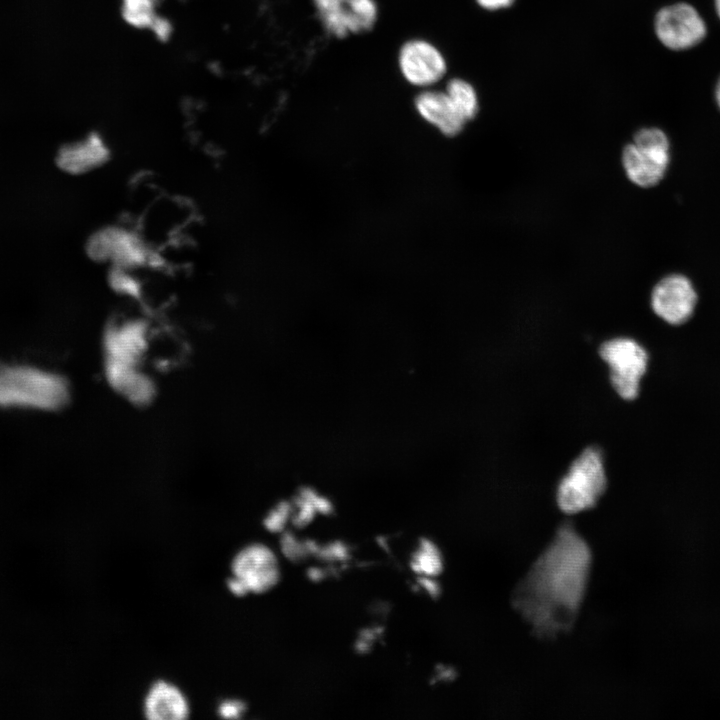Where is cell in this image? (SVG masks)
<instances>
[{
  "label": "cell",
  "instance_id": "6da1fadb",
  "mask_svg": "<svg viewBox=\"0 0 720 720\" xmlns=\"http://www.w3.org/2000/svg\"><path fill=\"white\" fill-rule=\"evenodd\" d=\"M591 551L570 523L563 524L512 595L533 632L552 638L573 626L584 599Z\"/></svg>",
  "mask_w": 720,
  "mask_h": 720
},
{
  "label": "cell",
  "instance_id": "7a4b0ae2",
  "mask_svg": "<svg viewBox=\"0 0 720 720\" xmlns=\"http://www.w3.org/2000/svg\"><path fill=\"white\" fill-rule=\"evenodd\" d=\"M65 380L31 367L0 370V405L57 409L68 400Z\"/></svg>",
  "mask_w": 720,
  "mask_h": 720
},
{
  "label": "cell",
  "instance_id": "3957f363",
  "mask_svg": "<svg viewBox=\"0 0 720 720\" xmlns=\"http://www.w3.org/2000/svg\"><path fill=\"white\" fill-rule=\"evenodd\" d=\"M607 488L603 457L588 447L571 463L557 488V504L567 514L594 507Z\"/></svg>",
  "mask_w": 720,
  "mask_h": 720
},
{
  "label": "cell",
  "instance_id": "277c9868",
  "mask_svg": "<svg viewBox=\"0 0 720 720\" xmlns=\"http://www.w3.org/2000/svg\"><path fill=\"white\" fill-rule=\"evenodd\" d=\"M669 140L658 128H643L622 152V165L628 179L648 188L658 184L669 164Z\"/></svg>",
  "mask_w": 720,
  "mask_h": 720
},
{
  "label": "cell",
  "instance_id": "5b68a950",
  "mask_svg": "<svg viewBox=\"0 0 720 720\" xmlns=\"http://www.w3.org/2000/svg\"><path fill=\"white\" fill-rule=\"evenodd\" d=\"M88 256L108 264L111 269L136 270L148 263L150 250L146 241L136 232L122 226H106L89 238Z\"/></svg>",
  "mask_w": 720,
  "mask_h": 720
},
{
  "label": "cell",
  "instance_id": "8992f818",
  "mask_svg": "<svg viewBox=\"0 0 720 720\" xmlns=\"http://www.w3.org/2000/svg\"><path fill=\"white\" fill-rule=\"evenodd\" d=\"M599 355L610 369V382L617 394L625 400L635 399L647 370L646 350L631 338L618 337L603 342Z\"/></svg>",
  "mask_w": 720,
  "mask_h": 720
},
{
  "label": "cell",
  "instance_id": "52a82bcc",
  "mask_svg": "<svg viewBox=\"0 0 720 720\" xmlns=\"http://www.w3.org/2000/svg\"><path fill=\"white\" fill-rule=\"evenodd\" d=\"M655 31L658 39L669 49L684 50L703 40L706 26L694 7L678 3L658 12Z\"/></svg>",
  "mask_w": 720,
  "mask_h": 720
},
{
  "label": "cell",
  "instance_id": "ba28073f",
  "mask_svg": "<svg viewBox=\"0 0 720 720\" xmlns=\"http://www.w3.org/2000/svg\"><path fill=\"white\" fill-rule=\"evenodd\" d=\"M325 28L335 36L361 32L376 19L374 0H313Z\"/></svg>",
  "mask_w": 720,
  "mask_h": 720
},
{
  "label": "cell",
  "instance_id": "9c48e42d",
  "mask_svg": "<svg viewBox=\"0 0 720 720\" xmlns=\"http://www.w3.org/2000/svg\"><path fill=\"white\" fill-rule=\"evenodd\" d=\"M697 302L696 291L690 280L679 274L661 279L651 293V307L664 321L678 325L692 315Z\"/></svg>",
  "mask_w": 720,
  "mask_h": 720
},
{
  "label": "cell",
  "instance_id": "30bf717a",
  "mask_svg": "<svg viewBox=\"0 0 720 720\" xmlns=\"http://www.w3.org/2000/svg\"><path fill=\"white\" fill-rule=\"evenodd\" d=\"M231 567L233 575L253 593L270 590L280 576L275 554L263 544L243 548L234 557Z\"/></svg>",
  "mask_w": 720,
  "mask_h": 720
},
{
  "label": "cell",
  "instance_id": "8fae6325",
  "mask_svg": "<svg viewBox=\"0 0 720 720\" xmlns=\"http://www.w3.org/2000/svg\"><path fill=\"white\" fill-rule=\"evenodd\" d=\"M145 329L137 320L114 324L105 334V367L135 369L144 350Z\"/></svg>",
  "mask_w": 720,
  "mask_h": 720
},
{
  "label": "cell",
  "instance_id": "7c38bea8",
  "mask_svg": "<svg viewBox=\"0 0 720 720\" xmlns=\"http://www.w3.org/2000/svg\"><path fill=\"white\" fill-rule=\"evenodd\" d=\"M400 67L405 78L415 85H430L446 71L441 53L431 44L414 40L406 43L400 52Z\"/></svg>",
  "mask_w": 720,
  "mask_h": 720
},
{
  "label": "cell",
  "instance_id": "4fadbf2b",
  "mask_svg": "<svg viewBox=\"0 0 720 720\" xmlns=\"http://www.w3.org/2000/svg\"><path fill=\"white\" fill-rule=\"evenodd\" d=\"M109 157V150L96 134L63 146L56 157L60 169L70 174H83L101 167Z\"/></svg>",
  "mask_w": 720,
  "mask_h": 720
},
{
  "label": "cell",
  "instance_id": "5bb4252c",
  "mask_svg": "<svg viewBox=\"0 0 720 720\" xmlns=\"http://www.w3.org/2000/svg\"><path fill=\"white\" fill-rule=\"evenodd\" d=\"M415 104L419 114L447 136L458 134L466 122L447 93L422 92L417 96Z\"/></svg>",
  "mask_w": 720,
  "mask_h": 720
},
{
  "label": "cell",
  "instance_id": "9a60e30c",
  "mask_svg": "<svg viewBox=\"0 0 720 720\" xmlns=\"http://www.w3.org/2000/svg\"><path fill=\"white\" fill-rule=\"evenodd\" d=\"M190 709L184 694L175 685L157 681L148 691L144 701V713L151 720H182Z\"/></svg>",
  "mask_w": 720,
  "mask_h": 720
},
{
  "label": "cell",
  "instance_id": "2e32d148",
  "mask_svg": "<svg viewBox=\"0 0 720 720\" xmlns=\"http://www.w3.org/2000/svg\"><path fill=\"white\" fill-rule=\"evenodd\" d=\"M447 95L465 121L478 112V98L474 88L466 81L452 79L447 85Z\"/></svg>",
  "mask_w": 720,
  "mask_h": 720
},
{
  "label": "cell",
  "instance_id": "e0dca14e",
  "mask_svg": "<svg viewBox=\"0 0 720 720\" xmlns=\"http://www.w3.org/2000/svg\"><path fill=\"white\" fill-rule=\"evenodd\" d=\"M159 2L160 0H123V16L132 25L152 29L160 19L155 13Z\"/></svg>",
  "mask_w": 720,
  "mask_h": 720
},
{
  "label": "cell",
  "instance_id": "ac0fdd59",
  "mask_svg": "<svg viewBox=\"0 0 720 720\" xmlns=\"http://www.w3.org/2000/svg\"><path fill=\"white\" fill-rule=\"evenodd\" d=\"M412 568L427 576H436L442 571L441 554L432 542L426 539L421 541L420 548L414 556Z\"/></svg>",
  "mask_w": 720,
  "mask_h": 720
},
{
  "label": "cell",
  "instance_id": "d6986e66",
  "mask_svg": "<svg viewBox=\"0 0 720 720\" xmlns=\"http://www.w3.org/2000/svg\"><path fill=\"white\" fill-rule=\"evenodd\" d=\"M288 516V506L280 505L276 510L270 513L265 520V526L272 532L282 530Z\"/></svg>",
  "mask_w": 720,
  "mask_h": 720
},
{
  "label": "cell",
  "instance_id": "ffe728a7",
  "mask_svg": "<svg viewBox=\"0 0 720 720\" xmlns=\"http://www.w3.org/2000/svg\"><path fill=\"white\" fill-rule=\"evenodd\" d=\"M246 709L245 704L239 700H225L219 708L218 713L222 718H240Z\"/></svg>",
  "mask_w": 720,
  "mask_h": 720
},
{
  "label": "cell",
  "instance_id": "44dd1931",
  "mask_svg": "<svg viewBox=\"0 0 720 720\" xmlns=\"http://www.w3.org/2000/svg\"><path fill=\"white\" fill-rule=\"evenodd\" d=\"M282 550L290 559H298L304 555V550L291 535H284L281 540Z\"/></svg>",
  "mask_w": 720,
  "mask_h": 720
},
{
  "label": "cell",
  "instance_id": "7402d4cb",
  "mask_svg": "<svg viewBox=\"0 0 720 720\" xmlns=\"http://www.w3.org/2000/svg\"><path fill=\"white\" fill-rule=\"evenodd\" d=\"M227 586L232 594L239 596V597L244 596L247 593H249L246 586L243 584V582L235 576H233L227 580Z\"/></svg>",
  "mask_w": 720,
  "mask_h": 720
},
{
  "label": "cell",
  "instance_id": "603a6c76",
  "mask_svg": "<svg viewBox=\"0 0 720 720\" xmlns=\"http://www.w3.org/2000/svg\"><path fill=\"white\" fill-rule=\"evenodd\" d=\"M478 4L488 10H498L512 5L514 0H476Z\"/></svg>",
  "mask_w": 720,
  "mask_h": 720
},
{
  "label": "cell",
  "instance_id": "cb8c5ba5",
  "mask_svg": "<svg viewBox=\"0 0 720 720\" xmlns=\"http://www.w3.org/2000/svg\"><path fill=\"white\" fill-rule=\"evenodd\" d=\"M422 582L429 592L432 594H438L439 588L436 583L430 581L429 579H423Z\"/></svg>",
  "mask_w": 720,
  "mask_h": 720
},
{
  "label": "cell",
  "instance_id": "d4e9b609",
  "mask_svg": "<svg viewBox=\"0 0 720 720\" xmlns=\"http://www.w3.org/2000/svg\"><path fill=\"white\" fill-rule=\"evenodd\" d=\"M716 101H717V104H718V106H719V108H720V79H719V81H718V83H717V86H716Z\"/></svg>",
  "mask_w": 720,
  "mask_h": 720
},
{
  "label": "cell",
  "instance_id": "484cf974",
  "mask_svg": "<svg viewBox=\"0 0 720 720\" xmlns=\"http://www.w3.org/2000/svg\"><path fill=\"white\" fill-rule=\"evenodd\" d=\"M715 7H716V11L718 13V16L720 17V0H715Z\"/></svg>",
  "mask_w": 720,
  "mask_h": 720
}]
</instances>
